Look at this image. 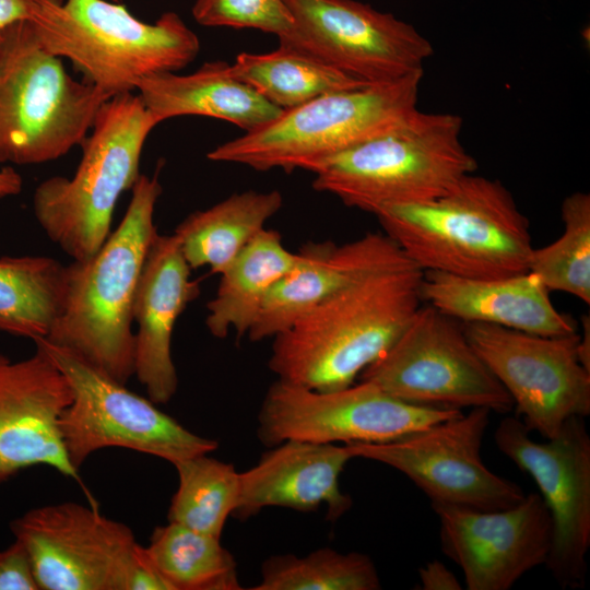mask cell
I'll return each mask as SVG.
<instances>
[{"instance_id":"cell-1","label":"cell","mask_w":590,"mask_h":590,"mask_svg":"<svg viewBox=\"0 0 590 590\" xmlns=\"http://www.w3.org/2000/svg\"><path fill=\"white\" fill-rule=\"evenodd\" d=\"M422 278L412 266L342 290L274 337L269 368L279 380L317 391L353 385L420 308Z\"/></svg>"},{"instance_id":"cell-2","label":"cell","mask_w":590,"mask_h":590,"mask_svg":"<svg viewBox=\"0 0 590 590\" xmlns=\"http://www.w3.org/2000/svg\"><path fill=\"white\" fill-rule=\"evenodd\" d=\"M119 226L95 255L66 266L60 314L45 339L115 380L133 376L132 307L139 276L157 233L154 211L162 186L141 174Z\"/></svg>"},{"instance_id":"cell-3","label":"cell","mask_w":590,"mask_h":590,"mask_svg":"<svg viewBox=\"0 0 590 590\" xmlns=\"http://www.w3.org/2000/svg\"><path fill=\"white\" fill-rule=\"evenodd\" d=\"M375 215L422 271L499 278L529 270V221L497 179L469 174L434 200L386 206Z\"/></svg>"},{"instance_id":"cell-4","label":"cell","mask_w":590,"mask_h":590,"mask_svg":"<svg viewBox=\"0 0 590 590\" xmlns=\"http://www.w3.org/2000/svg\"><path fill=\"white\" fill-rule=\"evenodd\" d=\"M28 22L46 50L108 97L133 93L149 75L176 72L200 51L198 36L170 11L146 23L106 0H31Z\"/></svg>"},{"instance_id":"cell-5","label":"cell","mask_w":590,"mask_h":590,"mask_svg":"<svg viewBox=\"0 0 590 590\" xmlns=\"http://www.w3.org/2000/svg\"><path fill=\"white\" fill-rule=\"evenodd\" d=\"M157 125L138 94L109 97L80 145L74 175L54 176L36 187L35 219L73 261L91 258L108 238L115 206L141 175L144 143Z\"/></svg>"},{"instance_id":"cell-6","label":"cell","mask_w":590,"mask_h":590,"mask_svg":"<svg viewBox=\"0 0 590 590\" xmlns=\"http://www.w3.org/2000/svg\"><path fill=\"white\" fill-rule=\"evenodd\" d=\"M462 122L455 114L417 109L394 130L323 161L312 187L373 214L434 200L477 168L460 140Z\"/></svg>"},{"instance_id":"cell-7","label":"cell","mask_w":590,"mask_h":590,"mask_svg":"<svg viewBox=\"0 0 590 590\" xmlns=\"http://www.w3.org/2000/svg\"><path fill=\"white\" fill-rule=\"evenodd\" d=\"M422 76L416 72L318 96L220 144L206 157L261 172L314 173L323 161L404 123L417 110Z\"/></svg>"},{"instance_id":"cell-8","label":"cell","mask_w":590,"mask_h":590,"mask_svg":"<svg viewBox=\"0 0 590 590\" xmlns=\"http://www.w3.org/2000/svg\"><path fill=\"white\" fill-rule=\"evenodd\" d=\"M108 98L71 76L28 20L10 25L0 40V166L67 155L84 141Z\"/></svg>"},{"instance_id":"cell-9","label":"cell","mask_w":590,"mask_h":590,"mask_svg":"<svg viewBox=\"0 0 590 590\" xmlns=\"http://www.w3.org/2000/svg\"><path fill=\"white\" fill-rule=\"evenodd\" d=\"M68 379L72 400L59 418L66 455L80 470L97 450L110 447L131 449L179 461L210 455L216 440L197 435L174 417L72 352L45 339H36Z\"/></svg>"},{"instance_id":"cell-10","label":"cell","mask_w":590,"mask_h":590,"mask_svg":"<svg viewBox=\"0 0 590 590\" xmlns=\"http://www.w3.org/2000/svg\"><path fill=\"white\" fill-rule=\"evenodd\" d=\"M416 405L484 408L508 413L514 402L471 345L460 321L420 306L398 339L359 375Z\"/></svg>"},{"instance_id":"cell-11","label":"cell","mask_w":590,"mask_h":590,"mask_svg":"<svg viewBox=\"0 0 590 590\" xmlns=\"http://www.w3.org/2000/svg\"><path fill=\"white\" fill-rule=\"evenodd\" d=\"M461 413L458 409L401 401L365 380L317 391L278 379L260 406L257 434L268 447L285 440L384 442Z\"/></svg>"},{"instance_id":"cell-12","label":"cell","mask_w":590,"mask_h":590,"mask_svg":"<svg viewBox=\"0 0 590 590\" xmlns=\"http://www.w3.org/2000/svg\"><path fill=\"white\" fill-rule=\"evenodd\" d=\"M462 326L530 433L550 439L569 417L590 414V370L580 362L577 332L550 337L489 323Z\"/></svg>"},{"instance_id":"cell-13","label":"cell","mask_w":590,"mask_h":590,"mask_svg":"<svg viewBox=\"0 0 590 590\" xmlns=\"http://www.w3.org/2000/svg\"><path fill=\"white\" fill-rule=\"evenodd\" d=\"M491 411L464 414L384 442L346 444L354 458L389 465L408 476L433 505L499 510L520 503L522 488L492 472L481 449Z\"/></svg>"},{"instance_id":"cell-14","label":"cell","mask_w":590,"mask_h":590,"mask_svg":"<svg viewBox=\"0 0 590 590\" xmlns=\"http://www.w3.org/2000/svg\"><path fill=\"white\" fill-rule=\"evenodd\" d=\"M586 417H569L545 442L518 417L495 429L497 448L536 483L553 523L545 565L562 589L585 585L590 546V436Z\"/></svg>"},{"instance_id":"cell-15","label":"cell","mask_w":590,"mask_h":590,"mask_svg":"<svg viewBox=\"0 0 590 590\" xmlns=\"http://www.w3.org/2000/svg\"><path fill=\"white\" fill-rule=\"evenodd\" d=\"M294 24L278 37L342 73L378 84L423 72L430 42L392 13L355 0H284Z\"/></svg>"},{"instance_id":"cell-16","label":"cell","mask_w":590,"mask_h":590,"mask_svg":"<svg viewBox=\"0 0 590 590\" xmlns=\"http://www.w3.org/2000/svg\"><path fill=\"white\" fill-rule=\"evenodd\" d=\"M10 528L39 590H122L138 544L127 524L73 502L30 509Z\"/></svg>"},{"instance_id":"cell-17","label":"cell","mask_w":590,"mask_h":590,"mask_svg":"<svg viewBox=\"0 0 590 590\" xmlns=\"http://www.w3.org/2000/svg\"><path fill=\"white\" fill-rule=\"evenodd\" d=\"M432 507L442 553L460 567L468 590H508L547 559L553 523L538 493L499 510Z\"/></svg>"},{"instance_id":"cell-18","label":"cell","mask_w":590,"mask_h":590,"mask_svg":"<svg viewBox=\"0 0 590 590\" xmlns=\"http://www.w3.org/2000/svg\"><path fill=\"white\" fill-rule=\"evenodd\" d=\"M71 400L68 379L40 345L20 361L0 353V484L34 465L80 482L59 430Z\"/></svg>"},{"instance_id":"cell-19","label":"cell","mask_w":590,"mask_h":590,"mask_svg":"<svg viewBox=\"0 0 590 590\" xmlns=\"http://www.w3.org/2000/svg\"><path fill=\"white\" fill-rule=\"evenodd\" d=\"M298 253L296 266L266 298L247 333L250 341L274 338L317 305L358 281L415 266L385 233H367L343 245L308 243Z\"/></svg>"},{"instance_id":"cell-20","label":"cell","mask_w":590,"mask_h":590,"mask_svg":"<svg viewBox=\"0 0 590 590\" xmlns=\"http://www.w3.org/2000/svg\"><path fill=\"white\" fill-rule=\"evenodd\" d=\"M199 293L177 236L156 233L139 276L132 307L138 326L133 376L155 404L169 402L177 391L173 332L177 319Z\"/></svg>"},{"instance_id":"cell-21","label":"cell","mask_w":590,"mask_h":590,"mask_svg":"<svg viewBox=\"0 0 590 590\" xmlns=\"http://www.w3.org/2000/svg\"><path fill=\"white\" fill-rule=\"evenodd\" d=\"M346 444L285 440L239 472V496L233 516L245 520L266 507L299 511L327 508V519L337 520L352 507L339 479L353 459Z\"/></svg>"},{"instance_id":"cell-22","label":"cell","mask_w":590,"mask_h":590,"mask_svg":"<svg viewBox=\"0 0 590 590\" xmlns=\"http://www.w3.org/2000/svg\"><path fill=\"white\" fill-rule=\"evenodd\" d=\"M421 296L461 323H489L550 337L577 332L575 320L555 308L550 291L529 271L499 278L423 271Z\"/></svg>"},{"instance_id":"cell-23","label":"cell","mask_w":590,"mask_h":590,"mask_svg":"<svg viewBox=\"0 0 590 590\" xmlns=\"http://www.w3.org/2000/svg\"><path fill=\"white\" fill-rule=\"evenodd\" d=\"M227 67V62L211 61L190 74H152L139 83L138 95L158 125L170 118L197 115L228 121L246 132L282 111L234 79Z\"/></svg>"},{"instance_id":"cell-24","label":"cell","mask_w":590,"mask_h":590,"mask_svg":"<svg viewBox=\"0 0 590 590\" xmlns=\"http://www.w3.org/2000/svg\"><path fill=\"white\" fill-rule=\"evenodd\" d=\"M298 260L279 232L263 228L220 273L216 294L206 304L210 333L219 339L229 330L238 338L247 334L272 288Z\"/></svg>"},{"instance_id":"cell-25","label":"cell","mask_w":590,"mask_h":590,"mask_svg":"<svg viewBox=\"0 0 590 590\" xmlns=\"http://www.w3.org/2000/svg\"><path fill=\"white\" fill-rule=\"evenodd\" d=\"M280 191L248 190L188 215L175 229L192 269L208 266L220 274L282 206Z\"/></svg>"},{"instance_id":"cell-26","label":"cell","mask_w":590,"mask_h":590,"mask_svg":"<svg viewBox=\"0 0 590 590\" xmlns=\"http://www.w3.org/2000/svg\"><path fill=\"white\" fill-rule=\"evenodd\" d=\"M236 80L282 110L318 96L366 85L287 45L266 54H239L227 67Z\"/></svg>"},{"instance_id":"cell-27","label":"cell","mask_w":590,"mask_h":590,"mask_svg":"<svg viewBox=\"0 0 590 590\" xmlns=\"http://www.w3.org/2000/svg\"><path fill=\"white\" fill-rule=\"evenodd\" d=\"M66 291V266L46 256L0 258V331L46 339Z\"/></svg>"},{"instance_id":"cell-28","label":"cell","mask_w":590,"mask_h":590,"mask_svg":"<svg viewBox=\"0 0 590 590\" xmlns=\"http://www.w3.org/2000/svg\"><path fill=\"white\" fill-rule=\"evenodd\" d=\"M146 551L169 590H239L234 556L220 538L168 521L156 527Z\"/></svg>"},{"instance_id":"cell-29","label":"cell","mask_w":590,"mask_h":590,"mask_svg":"<svg viewBox=\"0 0 590 590\" xmlns=\"http://www.w3.org/2000/svg\"><path fill=\"white\" fill-rule=\"evenodd\" d=\"M178 487L172 497L167 519L192 530L221 538L239 496V472L208 455L174 464Z\"/></svg>"},{"instance_id":"cell-30","label":"cell","mask_w":590,"mask_h":590,"mask_svg":"<svg viewBox=\"0 0 590 590\" xmlns=\"http://www.w3.org/2000/svg\"><path fill=\"white\" fill-rule=\"evenodd\" d=\"M381 582L369 556L319 548L305 556L268 558L253 590H378Z\"/></svg>"},{"instance_id":"cell-31","label":"cell","mask_w":590,"mask_h":590,"mask_svg":"<svg viewBox=\"0 0 590 590\" xmlns=\"http://www.w3.org/2000/svg\"><path fill=\"white\" fill-rule=\"evenodd\" d=\"M564 232L555 241L533 248L529 272L552 292L568 293L590 304V196L574 192L560 208Z\"/></svg>"},{"instance_id":"cell-32","label":"cell","mask_w":590,"mask_h":590,"mask_svg":"<svg viewBox=\"0 0 590 590\" xmlns=\"http://www.w3.org/2000/svg\"><path fill=\"white\" fill-rule=\"evenodd\" d=\"M192 15L203 26L255 28L278 37L294 24L284 0H196Z\"/></svg>"},{"instance_id":"cell-33","label":"cell","mask_w":590,"mask_h":590,"mask_svg":"<svg viewBox=\"0 0 590 590\" xmlns=\"http://www.w3.org/2000/svg\"><path fill=\"white\" fill-rule=\"evenodd\" d=\"M0 590H39L28 554L15 539L0 550Z\"/></svg>"},{"instance_id":"cell-34","label":"cell","mask_w":590,"mask_h":590,"mask_svg":"<svg viewBox=\"0 0 590 590\" xmlns=\"http://www.w3.org/2000/svg\"><path fill=\"white\" fill-rule=\"evenodd\" d=\"M422 590H461L459 579L440 560H432L418 568Z\"/></svg>"},{"instance_id":"cell-35","label":"cell","mask_w":590,"mask_h":590,"mask_svg":"<svg viewBox=\"0 0 590 590\" xmlns=\"http://www.w3.org/2000/svg\"><path fill=\"white\" fill-rule=\"evenodd\" d=\"M31 14V0H0V40L5 30Z\"/></svg>"},{"instance_id":"cell-36","label":"cell","mask_w":590,"mask_h":590,"mask_svg":"<svg viewBox=\"0 0 590 590\" xmlns=\"http://www.w3.org/2000/svg\"><path fill=\"white\" fill-rule=\"evenodd\" d=\"M22 188V176L12 166H2L0 168V200L19 194Z\"/></svg>"},{"instance_id":"cell-37","label":"cell","mask_w":590,"mask_h":590,"mask_svg":"<svg viewBox=\"0 0 590 590\" xmlns=\"http://www.w3.org/2000/svg\"><path fill=\"white\" fill-rule=\"evenodd\" d=\"M582 334H579L578 353L581 364L590 370V322L588 316H582Z\"/></svg>"}]
</instances>
